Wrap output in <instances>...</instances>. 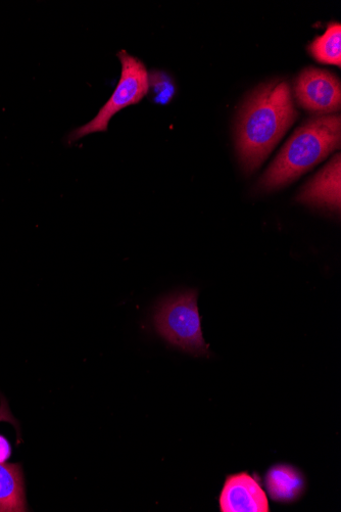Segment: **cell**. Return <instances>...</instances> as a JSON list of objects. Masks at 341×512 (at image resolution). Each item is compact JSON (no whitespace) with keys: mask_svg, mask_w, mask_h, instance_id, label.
Listing matches in <instances>:
<instances>
[{"mask_svg":"<svg viewBox=\"0 0 341 512\" xmlns=\"http://www.w3.org/2000/svg\"><path fill=\"white\" fill-rule=\"evenodd\" d=\"M265 485L272 500L291 503L304 494L306 480L297 468L289 464H276L267 472Z\"/></svg>","mask_w":341,"mask_h":512,"instance_id":"cell-8","label":"cell"},{"mask_svg":"<svg viewBox=\"0 0 341 512\" xmlns=\"http://www.w3.org/2000/svg\"><path fill=\"white\" fill-rule=\"evenodd\" d=\"M122 70L119 83L109 101L87 124L73 130L67 137L68 145L97 132L108 131L110 121L120 111L139 104L149 93V72L143 62L126 51L118 53Z\"/></svg>","mask_w":341,"mask_h":512,"instance_id":"cell-4","label":"cell"},{"mask_svg":"<svg viewBox=\"0 0 341 512\" xmlns=\"http://www.w3.org/2000/svg\"><path fill=\"white\" fill-rule=\"evenodd\" d=\"M310 55L321 64L341 66V25L332 22L325 33L309 45Z\"/></svg>","mask_w":341,"mask_h":512,"instance_id":"cell-10","label":"cell"},{"mask_svg":"<svg viewBox=\"0 0 341 512\" xmlns=\"http://www.w3.org/2000/svg\"><path fill=\"white\" fill-rule=\"evenodd\" d=\"M157 333L169 344L194 356H210L198 307V292L184 291L164 299L156 308Z\"/></svg>","mask_w":341,"mask_h":512,"instance_id":"cell-3","label":"cell"},{"mask_svg":"<svg viewBox=\"0 0 341 512\" xmlns=\"http://www.w3.org/2000/svg\"><path fill=\"white\" fill-rule=\"evenodd\" d=\"M341 159L337 154L302 189L297 197L301 204L340 214Z\"/></svg>","mask_w":341,"mask_h":512,"instance_id":"cell-7","label":"cell"},{"mask_svg":"<svg viewBox=\"0 0 341 512\" xmlns=\"http://www.w3.org/2000/svg\"><path fill=\"white\" fill-rule=\"evenodd\" d=\"M23 511L27 505L21 465L0 463V512Z\"/></svg>","mask_w":341,"mask_h":512,"instance_id":"cell-9","label":"cell"},{"mask_svg":"<svg viewBox=\"0 0 341 512\" xmlns=\"http://www.w3.org/2000/svg\"><path fill=\"white\" fill-rule=\"evenodd\" d=\"M298 116L285 80H272L251 93L235 126L236 152L246 174L256 172L264 164Z\"/></svg>","mask_w":341,"mask_h":512,"instance_id":"cell-1","label":"cell"},{"mask_svg":"<svg viewBox=\"0 0 341 512\" xmlns=\"http://www.w3.org/2000/svg\"><path fill=\"white\" fill-rule=\"evenodd\" d=\"M294 91L300 107L315 116L332 115L340 111V80L327 70L314 67L304 69L295 81Z\"/></svg>","mask_w":341,"mask_h":512,"instance_id":"cell-5","label":"cell"},{"mask_svg":"<svg viewBox=\"0 0 341 512\" xmlns=\"http://www.w3.org/2000/svg\"><path fill=\"white\" fill-rule=\"evenodd\" d=\"M222 512H269V500L260 479L247 472L228 476L219 498Z\"/></svg>","mask_w":341,"mask_h":512,"instance_id":"cell-6","label":"cell"},{"mask_svg":"<svg viewBox=\"0 0 341 512\" xmlns=\"http://www.w3.org/2000/svg\"><path fill=\"white\" fill-rule=\"evenodd\" d=\"M12 455V447L10 442L0 435V463H5Z\"/></svg>","mask_w":341,"mask_h":512,"instance_id":"cell-12","label":"cell"},{"mask_svg":"<svg viewBox=\"0 0 341 512\" xmlns=\"http://www.w3.org/2000/svg\"><path fill=\"white\" fill-rule=\"evenodd\" d=\"M149 92L155 103L168 105L175 97L176 87L167 73L154 70L149 73Z\"/></svg>","mask_w":341,"mask_h":512,"instance_id":"cell-11","label":"cell"},{"mask_svg":"<svg viewBox=\"0 0 341 512\" xmlns=\"http://www.w3.org/2000/svg\"><path fill=\"white\" fill-rule=\"evenodd\" d=\"M341 145L340 115L314 116L292 134L258 181L260 192L285 188L312 170Z\"/></svg>","mask_w":341,"mask_h":512,"instance_id":"cell-2","label":"cell"}]
</instances>
